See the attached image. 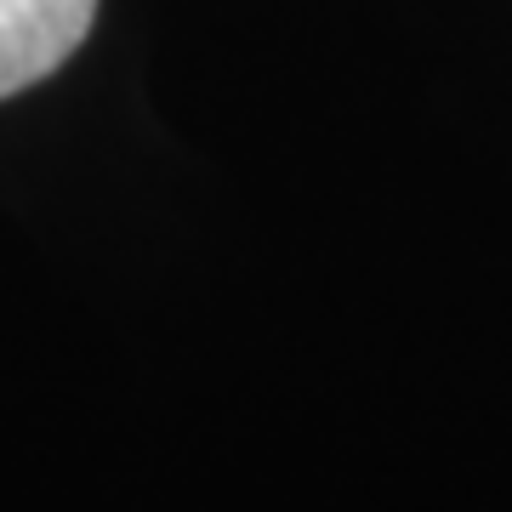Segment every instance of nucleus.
Listing matches in <instances>:
<instances>
[{
	"label": "nucleus",
	"instance_id": "f257e3e1",
	"mask_svg": "<svg viewBox=\"0 0 512 512\" xmlns=\"http://www.w3.org/2000/svg\"><path fill=\"white\" fill-rule=\"evenodd\" d=\"M97 0H0V97L57 74L92 35Z\"/></svg>",
	"mask_w": 512,
	"mask_h": 512
}]
</instances>
